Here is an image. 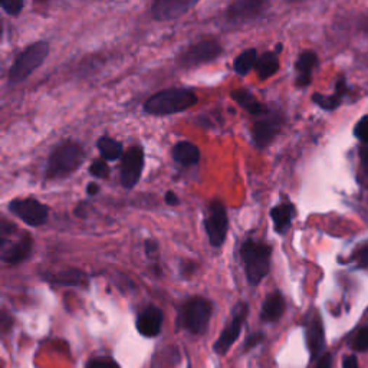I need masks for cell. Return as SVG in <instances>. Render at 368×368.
<instances>
[{
	"label": "cell",
	"instance_id": "6da1fadb",
	"mask_svg": "<svg viewBox=\"0 0 368 368\" xmlns=\"http://www.w3.org/2000/svg\"><path fill=\"white\" fill-rule=\"evenodd\" d=\"M197 103L196 92L190 88H167L145 100L143 108L147 114L164 117L192 108Z\"/></svg>",
	"mask_w": 368,
	"mask_h": 368
},
{
	"label": "cell",
	"instance_id": "7a4b0ae2",
	"mask_svg": "<svg viewBox=\"0 0 368 368\" xmlns=\"http://www.w3.org/2000/svg\"><path fill=\"white\" fill-rule=\"evenodd\" d=\"M272 248L268 243L248 239L240 248V259L251 287H258L270 270Z\"/></svg>",
	"mask_w": 368,
	"mask_h": 368
},
{
	"label": "cell",
	"instance_id": "3957f363",
	"mask_svg": "<svg viewBox=\"0 0 368 368\" xmlns=\"http://www.w3.org/2000/svg\"><path fill=\"white\" fill-rule=\"evenodd\" d=\"M85 159V151L75 141H64L53 148L48 159L46 177L64 178L74 174Z\"/></svg>",
	"mask_w": 368,
	"mask_h": 368
},
{
	"label": "cell",
	"instance_id": "277c9868",
	"mask_svg": "<svg viewBox=\"0 0 368 368\" xmlns=\"http://www.w3.org/2000/svg\"><path fill=\"white\" fill-rule=\"evenodd\" d=\"M49 55V44L45 41H38L30 44L26 49H23L15 59L9 70L8 79L11 84H20L32 75L44 63Z\"/></svg>",
	"mask_w": 368,
	"mask_h": 368
},
{
	"label": "cell",
	"instance_id": "5b68a950",
	"mask_svg": "<svg viewBox=\"0 0 368 368\" xmlns=\"http://www.w3.org/2000/svg\"><path fill=\"white\" fill-rule=\"evenodd\" d=\"M213 303L202 296H193L183 303L180 310V325L193 335H203L210 324Z\"/></svg>",
	"mask_w": 368,
	"mask_h": 368
},
{
	"label": "cell",
	"instance_id": "8992f818",
	"mask_svg": "<svg viewBox=\"0 0 368 368\" xmlns=\"http://www.w3.org/2000/svg\"><path fill=\"white\" fill-rule=\"evenodd\" d=\"M204 228L209 242L213 248H221L226 240L229 230V219L226 207L221 200H211L207 206Z\"/></svg>",
	"mask_w": 368,
	"mask_h": 368
},
{
	"label": "cell",
	"instance_id": "52a82bcc",
	"mask_svg": "<svg viewBox=\"0 0 368 368\" xmlns=\"http://www.w3.org/2000/svg\"><path fill=\"white\" fill-rule=\"evenodd\" d=\"M223 52V48L219 41L216 39H203L192 46H189L186 51H183L177 56V64L181 68H193L202 64L213 63L214 59H218Z\"/></svg>",
	"mask_w": 368,
	"mask_h": 368
},
{
	"label": "cell",
	"instance_id": "ba28073f",
	"mask_svg": "<svg viewBox=\"0 0 368 368\" xmlns=\"http://www.w3.org/2000/svg\"><path fill=\"white\" fill-rule=\"evenodd\" d=\"M285 124V117L280 110L268 108L265 114L256 118L254 129H252V137L254 143L258 148H266L275 137L280 134Z\"/></svg>",
	"mask_w": 368,
	"mask_h": 368
},
{
	"label": "cell",
	"instance_id": "9c48e42d",
	"mask_svg": "<svg viewBox=\"0 0 368 368\" xmlns=\"http://www.w3.org/2000/svg\"><path fill=\"white\" fill-rule=\"evenodd\" d=\"M249 314V305L247 302H237L235 308L232 310V320L226 325V328L219 335L216 343L213 344V350L219 355H226V353L230 350V347L237 341L239 335L242 332V328L247 322Z\"/></svg>",
	"mask_w": 368,
	"mask_h": 368
},
{
	"label": "cell",
	"instance_id": "30bf717a",
	"mask_svg": "<svg viewBox=\"0 0 368 368\" xmlns=\"http://www.w3.org/2000/svg\"><path fill=\"white\" fill-rule=\"evenodd\" d=\"M9 211L30 228L44 226L49 218V207L32 197L12 200Z\"/></svg>",
	"mask_w": 368,
	"mask_h": 368
},
{
	"label": "cell",
	"instance_id": "8fae6325",
	"mask_svg": "<svg viewBox=\"0 0 368 368\" xmlns=\"http://www.w3.org/2000/svg\"><path fill=\"white\" fill-rule=\"evenodd\" d=\"M144 169V150L141 145H133L121 160L119 178L126 189L136 188Z\"/></svg>",
	"mask_w": 368,
	"mask_h": 368
},
{
	"label": "cell",
	"instance_id": "7c38bea8",
	"mask_svg": "<svg viewBox=\"0 0 368 368\" xmlns=\"http://www.w3.org/2000/svg\"><path fill=\"white\" fill-rule=\"evenodd\" d=\"M305 336L311 360H318L325 348V331L321 315L313 310L305 318Z\"/></svg>",
	"mask_w": 368,
	"mask_h": 368
},
{
	"label": "cell",
	"instance_id": "4fadbf2b",
	"mask_svg": "<svg viewBox=\"0 0 368 368\" xmlns=\"http://www.w3.org/2000/svg\"><path fill=\"white\" fill-rule=\"evenodd\" d=\"M32 249V237L27 233H23L16 240L2 239V261L8 265H19L30 256Z\"/></svg>",
	"mask_w": 368,
	"mask_h": 368
},
{
	"label": "cell",
	"instance_id": "5bb4252c",
	"mask_svg": "<svg viewBox=\"0 0 368 368\" xmlns=\"http://www.w3.org/2000/svg\"><path fill=\"white\" fill-rule=\"evenodd\" d=\"M196 5L195 0H156L151 4V16L159 22L178 19Z\"/></svg>",
	"mask_w": 368,
	"mask_h": 368
},
{
	"label": "cell",
	"instance_id": "9a60e30c",
	"mask_svg": "<svg viewBox=\"0 0 368 368\" xmlns=\"http://www.w3.org/2000/svg\"><path fill=\"white\" fill-rule=\"evenodd\" d=\"M266 5L263 0H237L228 6L226 18L232 23L255 20L263 13Z\"/></svg>",
	"mask_w": 368,
	"mask_h": 368
},
{
	"label": "cell",
	"instance_id": "2e32d148",
	"mask_svg": "<svg viewBox=\"0 0 368 368\" xmlns=\"http://www.w3.org/2000/svg\"><path fill=\"white\" fill-rule=\"evenodd\" d=\"M163 320L164 315L159 306L148 305L137 317L136 328L138 334L145 336V339H155V336H157L162 332Z\"/></svg>",
	"mask_w": 368,
	"mask_h": 368
},
{
	"label": "cell",
	"instance_id": "e0dca14e",
	"mask_svg": "<svg viewBox=\"0 0 368 368\" xmlns=\"http://www.w3.org/2000/svg\"><path fill=\"white\" fill-rule=\"evenodd\" d=\"M318 65V55L314 51H303L295 63L296 78L295 84L298 88H306L311 84L314 68Z\"/></svg>",
	"mask_w": 368,
	"mask_h": 368
},
{
	"label": "cell",
	"instance_id": "ac0fdd59",
	"mask_svg": "<svg viewBox=\"0 0 368 368\" xmlns=\"http://www.w3.org/2000/svg\"><path fill=\"white\" fill-rule=\"evenodd\" d=\"M287 310V302L284 295L280 291L270 292L263 303L261 310V320L263 322H276L280 321Z\"/></svg>",
	"mask_w": 368,
	"mask_h": 368
},
{
	"label": "cell",
	"instance_id": "d6986e66",
	"mask_svg": "<svg viewBox=\"0 0 368 368\" xmlns=\"http://www.w3.org/2000/svg\"><path fill=\"white\" fill-rule=\"evenodd\" d=\"M350 94V88L346 82L344 77H340L339 81L335 84V92L332 96H324L317 92V94L313 96V101L314 104H317L320 108L325 110V111H334L339 108L343 104V100L346 96Z\"/></svg>",
	"mask_w": 368,
	"mask_h": 368
},
{
	"label": "cell",
	"instance_id": "ffe728a7",
	"mask_svg": "<svg viewBox=\"0 0 368 368\" xmlns=\"http://www.w3.org/2000/svg\"><path fill=\"white\" fill-rule=\"evenodd\" d=\"M42 278L53 285L60 287H81L85 282L86 275L77 268H67L58 272H46L42 275Z\"/></svg>",
	"mask_w": 368,
	"mask_h": 368
},
{
	"label": "cell",
	"instance_id": "44dd1931",
	"mask_svg": "<svg viewBox=\"0 0 368 368\" xmlns=\"http://www.w3.org/2000/svg\"><path fill=\"white\" fill-rule=\"evenodd\" d=\"M295 206L289 202L281 203L270 209V219L273 222V229L278 235H285L291 226L292 221L295 218Z\"/></svg>",
	"mask_w": 368,
	"mask_h": 368
},
{
	"label": "cell",
	"instance_id": "7402d4cb",
	"mask_svg": "<svg viewBox=\"0 0 368 368\" xmlns=\"http://www.w3.org/2000/svg\"><path fill=\"white\" fill-rule=\"evenodd\" d=\"M230 98L252 117H261L268 111V107L258 101V98L247 88H237L230 92Z\"/></svg>",
	"mask_w": 368,
	"mask_h": 368
},
{
	"label": "cell",
	"instance_id": "603a6c76",
	"mask_svg": "<svg viewBox=\"0 0 368 368\" xmlns=\"http://www.w3.org/2000/svg\"><path fill=\"white\" fill-rule=\"evenodd\" d=\"M173 160L184 167L196 166L200 162V150L196 144L190 141H178L171 148Z\"/></svg>",
	"mask_w": 368,
	"mask_h": 368
},
{
	"label": "cell",
	"instance_id": "cb8c5ba5",
	"mask_svg": "<svg viewBox=\"0 0 368 368\" xmlns=\"http://www.w3.org/2000/svg\"><path fill=\"white\" fill-rule=\"evenodd\" d=\"M255 70L262 81L270 78L280 70V53L276 51H268L262 53L256 60Z\"/></svg>",
	"mask_w": 368,
	"mask_h": 368
},
{
	"label": "cell",
	"instance_id": "d4e9b609",
	"mask_svg": "<svg viewBox=\"0 0 368 368\" xmlns=\"http://www.w3.org/2000/svg\"><path fill=\"white\" fill-rule=\"evenodd\" d=\"M98 150L101 152V159L107 160V162H115L121 157H124V147H122V143L111 138V137H107V136H103L98 143Z\"/></svg>",
	"mask_w": 368,
	"mask_h": 368
},
{
	"label": "cell",
	"instance_id": "484cf974",
	"mask_svg": "<svg viewBox=\"0 0 368 368\" xmlns=\"http://www.w3.org/2000/svg\"><path fill=\"white\" fill-rule=\"evenodd\" d=\"M258 51L255 48H249L239 53L233 60V70L237 75H248L252 68H255L258 60Z\"/></svg>",
	"mask_w": 368,
	"mask_h": 368
},
{
	"label": "cell",
	"instance_id": "4316f807",
	"mask_svg": "<svg viewBox=\"0 0 368 368\" xmlns=\"http://www.w3.org/2000/svg\"><path fill=\"white\" fill-rule=\"evenodd\" d=\"M89 174L97 177V178H107V177H110V167H108L107 160L97 159V160L92 162V164L89 166Z\"/></svg>",
	"mask_w": 368,
	"mask_h": 368
},
{
	"label": "cell",
	"instance_id": "83f0119b",
	"mask_svg": "<svg viewBox=\"0 0 368 368\" xmlns=\"http://www.w3.org/2000/svg\"><path fill=\"white\" fill-rule=\"evenodd\" d=\"M353 350L354 351H368V325L361 328L357 335H355V339L353 341Z\"/></svg>",
	"mask_w": 368,
	"mask_h": 368
},
{
	"label": "cell",
	"instance_id": "f1b7e54d",
	"mask_svg": "<svg viewBox=\"0 0 368 368\" xmlns=\"http://www.w3.org/2000/svg\"><path fill=\"white\" fill-rule=\"evenodd\" d=\"M86 368H121V367L111 357H97L88 361Z\"/></svg>",
	"mask_w": 368,
	"mask_h": 368
},
{
	"label": "cell",
	"instance_id": "f546056e",
	"mask_svg": "<svg viewBox=\"0 0 368 368\" xmlns=\"http://www.w3.org/2000/svg\"><path fill=\"white\" fill-rule=\"evenodd\" d=\"M354 136L362 143L368 144V115H364L354 127Z\"/></svg>",
	"mask_w": 368,
	"mask_h": 368
},
{
	"label": "cell",
	"instance_id": "4dcf8cb0",
	"mask_svg": "<svg viewBox=\"0 0 368 368\" xmlns=\"http://www.w3.org/2000/svg\"><path fill=\"white\" fill-rule=\"evenodd\" d=\"M0 6H2V9L8 15L18 16L20 13V11L23 9L25 2H23V0H2V2H0Z\"/></svg>",
	"mask_w": 368,
	"mask_h": 368
},
{
	"label": "cell",
	"instance_id": "1f68e13d",
	"mask_svg": "<svg viewBox=\"0 0 368 368\" xmlns=\"http://www.w3.org/2000/svg\"><path fill=\"white\" fill-rule=\"evenodd\" d=\"M263 340H265V334L262 331H258V332L248 335L247 340H244V344H243V351H249L251 348H255L256 346L262 344Z\"/></svg>",
	"mask_w": 368,
	"mask_h": 368
},
{
	"label": "cell",
	"instance_id": "d6a6232c",
	"mask_svg": "<svg viewBox=\"0 0 368 368\" xmlns=\"http://www.w3.org/2000/svg\"><path fill=\"white\" fill-rule=\"evenodd\" d=\"M353 261L357 263V268H360V269H368V244H365V247L360 248V249L354 254Z\"/></svg>",
	"mask_w": 368,
	"mask_h": 368
},
{
	"label": "cell",
	"instance_id": "836d02e7",
	"mask_svg": "<svg viewBox=\"0 0 368 368\" xmlns=\"http://www.w3.org/2000/svg\"><path fill=\"white\" fill-rule=\"evenodd\" d=\"M144 248H145V255L148 258H156L159 254V243L156 240H145L144 243Z\"/></svg>",
	"mask_w": 368,
	"mask_h": 368
},
{
	"label": "cell",
	"instance_id": "e575fe53",
	"mask_svg": "<svg viewBox=\"0 0 368 368\" xmlns=\"http://www.w3.org/2000/svg\"><path fill=\"white\" fill-rule=\"evenodd\" d=\"M314 368H332V355L329 353L322 354L318 360Z\"/></svg>",
	"mask_w": 368,
	"mask_h": 368
},
{
	"label": "cell",
	"instance_id": "d590c367",
	"mask_svg": "<svg viewBox=\"0 0 368 368\" xmlns=\"http://www.w3.org/2000/svg\"><path fill=\"white\" fill-rule=\"evenodd\" d=\"M343 368H360L355 355H346L343 358Z\"/></svg>",
	"mask_w": 368,
	"mask_h": 368
},
{
	"label": "cell",
	"instance_id": "8d00e7d4",
	"mask_svg": "<svg viewBox=\"0 0 368 368\" xmlns=\"http://www.w3.org/2000/svg\"><path fill=\"white\" fill-rule=\"evenodd\" d=\"M360 160H361L364 170L368 173V145H364L360 148Z\"/></svg>",
	"mask_w": 368,
	"mask_h": 368
},
{
	"label": "cell",
	"instance_id": "74e56055",
	"mask_svg": "<svg viewBox=\"0 0 368 368\" xmlns=\"http://www.w3.org/2000/svg\"><path fill=\"white\" fill-rule=\"evenodd\" d=\"M164 200H166V203H167L169 206H177V204L180 203V200H178L177 195H176L174 192H171V190L166 193V196H164Z\"/></svg>",
	"mask_w": 368,
	"mask_h": 368
},
{
	"label": "cell",
	"instance_id": "f35d334b",
	"mask_svg": "<svg viewBox=\"0 0 368 368\" xmlns=\"http://www.w3.org/2000/svg\"><path fill=\"white\" fill-rule=\"evenodd\" d=\"M100 193V186L97 183H88L86 186V195L88 196H96Z\"/></svg>",
	"mask_w": 368,
	"mask_h": 368
}]
</instances>
